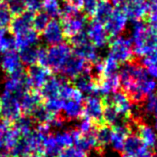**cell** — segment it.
<instances>
[{"label": "cell", "instance_id": "54", "mask_svg": "<svg viewBox=\"0 0 157 157\" xmlns=\"http://www.w3.org/2000/svg\"><path fill=\"white\" fill-rule=\"evenodd\" d=\"M155 148H156V152H157V142H156V144H155V146H154Z\"/></svg>", "mask_w": 157, "mask_h": 157}, {"label": "cell", "instance_id": "45", "mask_svg": "<svg viewBox=\"0 0 157 157\" xmlns=\"http://www.w3.org/2000/svg\"><path fill=\"white\" fill-rule=\"evenodd\" d=\"M76 129H77L81 134L90 133L94 130V123L90 119H88V118L82 116L81 118H80Z\"/></svg>", "mask_w": 157, "mask_h": 157}, {"label": "cell", "instance_id": "15", "mask_svg": "<svg viewBox=\"0 0 157 157\" xmlns=\"http://www.w3.org/2000/svg\"><path fill=\"white\" fill-rule=\"evenodd\" d=\"M90 67V63L86 62L85 60L80 58L78 56L71 55L68 60L63 65L61 69V74L66 79H73L80 73L85 70H88Z\"/></svg>", "mask_w": 157, "mask_h": 157}, {"label": "cell", "instance_id": "31", "mask_svg": "<svg viewBox=\"0 0 157 157\" xmlns=\"http://www.w3.org/2000/svg\"><path fill=\"white\" fill-rule=\"evenodd\" d=\"M29 115L32 117L33 121L37 122L38 124H48L54 116L48 112L43 104H39L36 106Z\"/></svg>", "mask_w": 157, "mask_h": 157}, {"label": "cell", "instance_id": "2", "mask_svg": "<svg viewBox=\"0 0 157 157\" xmlns=\"http://www.w3.org/2000/svg\"><path fill=\"white\" fill-rule=\"evenodd\" d=\"M108 55L115 59L119 64L132 61L135 55L133 52L132 41L130 37L122 35V34L114 37L111 42H109Z\"/></svg>", "mask_w": 157, "mask_h": 157}, {"label": "cell", "instance_id": "25", "mask_svg": "<svg viewBox=\"0 0 157 157\" xmlns=\"http://www.w3.org/2000/svg\"><path fill=\"white\" fill-rule=\"evenodd\" d=\"M41 100L42 98L39 92H36L35 90L34 91L29 90L27 92H25L20 98V105H21L22 112L29 115L36 106L41 104Z\"/></svg>", "mask_w": 157, "mask_h": 157}, {"label": "cell", "instance_id": "42", "mask_svg": "<svg viewBox=\"0 0 157 157\" xmlns=\"http://www.w3.org/2000/svg\"><path fill=\"white\" fill-rule=\"evenodd\" d=\"M4 1L13 16L21 14L26 10L24 0H4Z\"/></svg>", "mask_w": 157, "mask_h": 157}, {"label": "cell", "instance_id": "44", "mask_svg": "<svg viewBox=\"0 0 157 157\" xmlns=\"http://www.w3.org/2000/svg\"><path fill=\"white\" fill-rule=\"evenodd\" d=\"M78 12H80V10L76 8V7H74L69 1L66 0V1H63V3L61 4L59 17H61V19H64V18L70 17L72 15H74Z\"/></svg>", "mask_w": 157, "mask_h": 157}, {"label": "cell", "instance_id": "37", "mask_svg": "<svg viewBox=\"0 0 157 157\" xmlns=\"http://www.w3.org/2000/svg\"><path fill=\"white\" fill-rule=\"evenodd\" d=\"M142 108L145 114L157 115V91L145 98L142 103Z\"/></svg>", "mask_w": 157, "mask_h": 157}, {"label": "cell", "instance_id": "55", "mask_svg": "<svg viewBox=\"0 0 157 157\" xmlns=\"http://www.w3.org/2000/svg\"><path fill=\"white\" fill-rule=\"evenodd\" d=\"M151 157H157V156H151Z\"/></svg>", "mask_w": 157, "mask_h": 157}, {"label": "cell", "instance_id": "30", "mask_svg": "<svg viewBox=\"0 0 157 157\" xmlns=\"http://www.w3.org/2000/svg\"><path fill=\"white\" fill-rule=\"evenodd\" d=\"M38 49L39 47L36 46H29L19 49L18 54L22 64L25 66H31L33 64H36L38 59Z\"/></svg>", "mask_w": 157, "mask_h": 157}, {"label": "cell", "instance_id": "32", "mask_svg": "<svg viewBox=\"0 0 157 157\" xmlns=\"http://www.w3.org/2000/svg\"><path fill=\"white\" fill-rule=\"evenodd\" d=\"M141 65L146 69L148 74L153 79L157 80V51L155 50L151 54L142 57Z\"/></svg>", "mask_w": 157, "mask_h": 157}, {"label": "cell", "instance_id": "47", "mask_svg": "<svg viewBox=\"0 0 157 157\" xmlns=\"http://www.w3.org/2000/svg\"><path fill=\"white\" fill-rule=\"evenodd\" d=\"M9 127H10V123H8V122H6L4 120L0 121V149H1V150H4L5 137H6V134Z\"/></svg>", "mask_w": 157, "mask_h": 157}, {"label": "cell", "instance_id": "8", "mask_svg": "<svg viewBox=\"0 0 157 157\" xmlns=\"http://www.w3.org/2000/svg\"><path fill=\"white\" fill-rule=\"evenodd\" d=\"M86 33L90 42L97 49H102L109 44L110 37L106 32L104 24L92 20L86 26Z\"/></svg>", "mask_w": 157, "mask_h": 157}, {"label": "cell", "instance_id": "7", "mask_svg": "<svg viewBox=\"0 0 157 157\" xmlns=\"http://www.w3.org/2000/svg\"><path fill=\"white\" fill-rule=\"evenodd\" d=\"M127 23H128V18L124 13V11L121 8L115 7L113 14L105 22L104 27L109 37L114 38L116 36L121 35L125 31L126 27H127Z\"/></svg>", "mask_w": 157, "mask_h": 157}, {"label": "cell", "instance_id": "16", "mask_svg": "<svg viewBox=\"0 0 157 157\" xmlns=\"http://www.w3.org/2000/svg\"><path fill=\"white\" fill-rule=\"evenodd\" d=\"M96 82L97 80L95 79L89 69L85 70L72 79V85L84 95H87V96L95 94Z\"/></svg>", "mask_w": 157, "mask_h": 157}, {"label": "cell", "instance_id": "3", "mask_svg": "<svg viewBox=\"0 0 157 157\" xmlns=\"http://www.w3.org/2000/svg\"><path fill=\"white\" fill-rule=\"evenodd\" d=\"M72 55V48L67 43L50 45L46 48V67L50 71L60 72L63 65Z\"/></svg>", "mask_w": 157, "mask_h": 157}, {"label": "cell", "instance_id": "50", "mask_svg": "<svg viewBox=\"0 0 157 157\" xmlns=\"http://www.w3.org/2000/svg\"><path fill=\"white\" fill-rule=\"evenodd\" d=\"M23 157H41V155L33 153V154H29V155H26V156H23Z\"/></svg>", "mask_w": 157, "mask_h": 157}, {"label": "cell", "instance_id": "40", "mask_svg": "<svg viewBox=\"0 0 157 157\" xmlns=\"http://www.w3.org/2000/svg\"><path fill=\"white\" fill-rule=\"evenodd\" d=\"M56 157H88V152L73 145L62 149Z\"/></svg>", "mask_w": 157, "mask_h": 157}, {"label": "cell", "instance_id": "4", "mask_svg": "<svg viewBox=\"0 0 157 157\" xmlns=\"http://www.w3.org/2000/svg\"><path fill=\"white\" fill-rule=\"evenodd\" d=\"M0 68L9 77L23 78L26 76V70L22 64L16 49L8 50L0 55Z\"/></svg>", "mask_w": 157, "mask_h": 157}, {"label": "cell", "instance_id": "24", "mask_svg": "<svg viewBox=\"0 0 157 157\" xmlns=\"http://www.w3.org/2000/svg\"><path fill=\"white\" fill-rule=\"evenodd\" d=\"M137 66H138V63L129 61V62L123 63L122 66L119 67L118 77H119V82L122 89H125L133 81L134 77H135Z\"/></svg>", "mask_w": 157, "mask_h": 157}, {"label": "cell", "instance_id": "33", "mask_svg": "<svg viewBox=\"0 0 157 157\" xmlns=\"http://www.w3.org/2000/svg\"><path fill=\"white\" fill-rule=\"evenodd\" d=\"M119 67H120V65H119V63H118L115 59H113L111 56L107 55L106 58L103 60L102 77H109V76L118 75Z\"/></svg>", "mask_w": 157, "mask_h": 157}, {"label": "cell", "instance_id": "23", "mask_svg": "<svg viewBox=\"0 0 157 157\" xmlns=\"http://www.w3.org/2000/svg\"><path fill=\"white\" fill-rule=\"evenodd\" d=\"M14 40L16 50L29 46H36V44L39 42V33L33 28H30L24 32L15 35Z\"/></svg>", "mask_w": 157, "mask_h": 157}, {"label": "cell", "instance_id": "6", "mask_svg": "<svg viewBox=\"0 0 157 157\" xmlns=\"http://www.w3.org/2000/svg\"><path fill=\"white\" fill-rule=\"evenodd\" d=\"M103 109L104 103L97 95H88L83 103V116L90 119L94 124L103 123Z\"/></svg>", "mask_w": 157, "mask_h": 157}, {"label": "cell", "instance_id": "9", "mask_svg": "<svg viewBox=\"0 0 157 157\" xmlns=\"http://www.w3.org/2000/svg\"><path fill=\"white\" fill-rule=\"evenodd\" d=\"M42 33V39L47 45H56L62 43L65 39V34L63 31L62 23L61 21L53 18L49 21V23L45 27Z\"/></svg>", "mask_w": 157, "mask_h": 157}, {"label": "cell", "instance_id": "48", "mask_svg": "<svg viewBox=\"0 0 157 157\" xmlns=\"http://www.w3.org/2000/svg\"><path fill=\"white\" fill-rule=\"evenodd\" d=\"M67 1H69L72 5L74 7H76L77 9H81V4H82V0H67Z\"/></svg>", "mask_w": 157, "mask_h": 157}, {"label": "cell", "instance_id": "49", "mask_svg": "<svg viewBox=\"0 0 157 157\" xmlns=\"http://www.w3.org/2000/svg\"><path fill=\"white\" fill-rule=\"evenodd\" d=\"M0 157H9V156H8V153H7V151L1 150V149H0Z\"/></svg>", "mask_w": 157, "mask_h": 157}, {"label": "cell", "instance_id": "11", "mask_svg": "<svg viewBox=\"0 0 157 157\" xmlns=\"http://www.w3.org/2000/svg\"><path fill=\"white\" fill-rule=\"evenodd\" d=\"M103 103L105 104H112L117 108V110L119 111V113L122 116H124L126 118L129 117L130 109L132 106V101L129 98V96L126 94L125 91L116 90L115 92H113L109 96H106L102 99Z\"/></svg>", "mask_w": 157, "mask_h": 157}, {"label": "cell", "instance_id": "1", "mask_svg": "<svg viewBox=\"0 0 157 157\" xmlns=\"http://www.w3.org/2000/svg\"><path fill=\"white\" fill-rule=\"evenodd\" d=\"M134 55L144 57L151 54L157 47V29L146 24L143 20L134 21L130 32Z\"/></svg>", "mask_w": 157, "mask_h": 157}, {"label": "cell", "instance_id": "5", "mask_svg": "<svg viewBox=\"0 0 157 157\" xmlns=\"http://www.w3.org/2000/svg\"><path fill=\"white\" fill-rule=\"evenodd\" d=\"M0 100H1V117L4 121L12 123L22 115L20 98L16 95L2 91Z\"/></svg>", "mask_w": 157, "mask_h": 157}, {"label": "cell", "instance_id": "28", "mask_svg": "<svg viewBox=\"0 0 157 157\" xmlns=\"http://www.w3.org/2000/svg\"><path fill=\"white\" fill-rule=\"evenodd\" d=\"M95 137H96L97 148L103 149L108 146L110 142L111 133H112V127L105 123L99 124L97 128L94 130Z\"/></svg>", "mask_w": 157, "mask_h": 157}, {"label": "cell", "instance_id": "18", "mask_svg": "<svg viewBox=\"0 0 157 157\" xmlns=\"http://www.w3.org/2000/svg\"><path fill=\"white\" fill-rule=\"evenodd\" d=\"M67 81V79L64 76H50L43 86L40 88V96L44 100L51 98L59 97V91L60 88L62 86V84Z\"/></svg>", "mask_w": 157, "mask_h": 157}, {"label": "cell", "instance_id": "14", "mask_svg": "<svg viewBox=\"0 0 157 157\" xmlns=\"http://www.w3.org/2000/svg\"><path fill=\"white\" fill-rule=\"evenodd\" d=\"M123 154L131 157H139L151 154V152L150 148H148L142 142V140L140 139V137L136 133H130L126 137L123 148Z\"/></svg>", "mask_w": 157, "mask_h": 157}, {"label": "cell", "instance_id": "20", "mask_svg": "<svg viewBox=\"0 0 157 157\" xmlns=\"http://www.w3.org/2000/svg\"><path fill=\"white\" fill-rule=\"evenodd\" d=\"M120 86L119 77L118 75L109 76V77H102L96 82L95 86V94L99 97H106L109 96L113 92L118 90Z\"/></svg>", "mask_w": 157, "mask_h": 157}, {"label": "cell", "instance_id": "29", "mask_svg": "<svg viewBox=\"0 0 157 157\" xmlns=\"http://www.w3.org/2000/svg\"><path fill=\"white\" fill-rule=\"evenodd\" d=\"M14 126L13 127L17 130V131L20 133L21 136H25L28 135L30 132H32V130L34 129V121L32 119V117L28 115V114H24V115H21L20 117L16 119L14 122Z\"/></svg>", "mask_w": 157, "mask_h": 157}, {"label": "cell", "instance_id": "21", "mask_svg": "<svg viewBox=\"0 0 157 157\" xmlns=\"http://www.w3.org/2000/svg\"><path fill=\"white\" fill-rule=\"evenodd\" d=\"M83 103L84 100L75 98H69L63 100L62 114L66 120H77L83 116Z\"/></svg>", "mask_w": 157, "mask_h": 157}, {"label": "cell", "instance_id": "10", "mask_svg": "<svg viewBox=\"0 0 157 157\" xmlns=\"http://www.w3.org/2000/svg\"><path fill=\"white\" fill-rule=\"evenodd\" d=\"M26 76L28 78L31 89L37 90L40 89L45 84V82L50 78L51 71L47 67L41 66V65L36 63L31 65V66H28V69L26 70Z\"/></svg>", "mask_w": 157, "mask_h": 157}, {"label": "cell", "instance_id": "39", "mask_svg": "<svg viewBox=\"0 0 157 157\" xmlns=\"http://www.w3.org/2000/svg\"><path fill=\"white\" fill-rule=\"evenodd\" d=\"M147 3H148V14H147L148 25L157 29V0H147Z\"/></svg>", "mask_w": 157, "mask_h": 157}, {"label": "cell", "instance_id": "53", "mask_svg": "<svg viewBox=\"0 0 157 157\" xmlns=\"http://www.w3.org/2000/svg\"><path fill=\"white\" fill-rule=\"evenodd\" d=\"M0 118H1V100H0Z\"/></svg>", "mask_w": 157, "mask_h": 157}, {"label": "cell", "instance_id": "22", "mask_svg": "<svg viewBox=\"0 0 157 157\" xmlns=\"http://www.w3.org/2000/svg\"><path fill=\"white\" fill-rule=\"evenodd\" d=\"M136 134L148 148L155 146L157 142V131L153 126L144 122H138L135 126Z\"/></svg>", "mask_w": 157, "mask_h": 157}, {"label": "cell", "instance_id": "36", "mask_svg": "<svg viewBox=\"0 0 157 157\" xmlns=\"http://www.w3.org/2000/svg\"><path fill=\"white\" fill-rule=\"evenodd\" d=\"M44 107L47 109V111L52 115H59L62 111V106H63V99L60 97L56 98H51L44 100Z\"/></svg>", "mask_w": 157, "mask_h": 157}, {"label": "cell", "instance_id": "17", "mask_svg": "<svg viewBox=\"0 0 157 157\" xmlns=\"http://www.w3.org/2000/svg\"><path fill=\"white\" fill-rule=\"evenodd\" d=\"M33 17H34V13L28 10H25L21 14L14 16L9 24L10 33L13 36H15L17 34H20L26 31V30L32 28Z\"/></svg>", "mask_w": 157, "mask_h": 157}, {"label": "cell", "instance_id": "46", "mask_svg": "<svg viewBox=\"0 0 157 157\" xmlns=\"http://www.w3.org/2000/svg\"><path fill=\"white\" fill-rule=\"evenodd\" d=\"M26 10L36 13L43 9L44 0H24Z\"/></svg>", "mask_w": 157, "mask_h": 157}, {"label": "cell", "instance_id": "41", "mask_svg": "<svg viewBox=\"0 0 157 157\" xmlns=\"http://www.w3.org/2000/svg\"><path fill=\"white\" fill-rule=\"evenodd\" d=\"M15 48V40L12 34L6 32L4 35L0 37V53H3L8 50H12Z\"/></svg>", "mask_w": 157, "mask_h": 157}, {"label": "cell", "instance_id": "56", "mask_svg": "<svg viewBox=\"0 0 157 157\" xmlns=\"http://www.w3.org/2000/svg\"><path fill=\"white\" fill-rule=\"evenodd\" d=\"M63 1H66V0H63Z\"/></svg>", "mask_w": 157, "mask_h": 157}, {"label": "cell", "instance_id": "52", "mask_svg": "<svg viewBox=\"0 0 157 157\" xmlns=\"http://www.w3.org/2000/svg\"><path fill=\"white\" fill-rule=\"evenodd\" d=\"M154 128L156 129V131H157V115L154 116Z\"/></svg>", "mask_w": 157, "mask_h": 157}, {"label": "cell", "instance_id": "38", "mask_svg": "<svg viewBox=\"0 0 157 157\" xmlns=\"http://www.w3.org/2000/svg\"><path fill=\"white\" fill-rule=\"evenodd\" d=\"M12 18L13 15L11 14L5 1L4 0H0V27H8Z\"/></svg>", "mask_w": 157, "mask_h": 157}, {"label": "cell", "instance_id": "35", "mask_svg": "<svg viewBox=\"0 0 157 157\" xmlns=\"http://www.w3.org/2000/svg\"><path fill=\"white\" fill-rule=\"evenodd\" d=\"M60 7L61 3L59 2V0H44L43 11L52 19L59 17Z\"/></svg>", "mask_w": 157, "mask_h": 157}, {"label": "cell", "instance_id": "26", "mask_svg": "<svg viewBox=\"0 0 157 157\" xmlns=\"http://www.w3.org/2000/svg\"><path fill=\"white\" fill-rule=\"evenodd\" d=\"M114 9H115V6L110 0H101L92 16L93 20L101 24H105V22L113 14Z\"/></svg>", "mask_w": 157, "mask_h": 157}, {"label": "cell", "instance_id": "13", "mask_svg": "<svg viewBox=\"0 0 157 157\" xmlns=\"http://www.w3.org/2000/svg\"><path fill=\"white\" fill-rule=\"evenodd\" d=\"M120 8L124 11L128 20L131 22L142 20L147 17L148 14L147 0H133V1L126 2Z\"/></svg>", "mask_w": 157, "mask_h": 157}, {"label": "cell", "instance_id": "57", "mask_svg": "<svg viewBox=\"0 0 157 157\" xmlns=\"http://www.w3.org/2000/svg\"><path fill=\"white\" fill-rule=\"evenodd\" d=\"M156 51H157V47H156Z\"/></svg>", "mask_w": 157, "mask_h": 157}, {"label": "cell", "instance_id": "19", "mask_svg": "<svg viewBox=\"0 0 157 157\" xmlns=\"http://www.w3.org/2000/svg\"><path fill=\"white\" fill-rule=\"evenodd\" d=\"M71 48L72 52L74 53L75 56L80 57V58L84 59L86 62L90 64L94 63L98 59H100V57L98 55L97 48L91 43L90 40H86L79 44L73 45Z\"/></svg>", "mask_w": 157, "mask_h": 157}, {"label": "cell", "instance_id": "43", "mask_svg": "<svg viewBox=\"0 0 157 157\" xmlns=\"http://www.w3.org/2000/svg\"><path fill=\"white\" fill-rule=\"evenodd\" d=\"M100 1L101 0H82L80 11H82L86 17H92Z\"/></svg>", "mask_w": 157, "mask_h": 157}, {"label": "cell", "instance_id": "27", "mask_svg": "<svg viewBox=\"0 0 157 157\" xmlns=\"http://www.w3.org/2000/svg\"><path fill=\"white\" fill-rule=\"evenodd\" d=\"M127 119H129V118L122 116L114 105L112 104L104 105V109H103V123L113 127V126L119 124Z\"/></svg>", "mask_w": 157, "mask_h": 157}, {"label": "cell", "instance_id": "12", "mask_svg": "<svg viewBox=\"0 0 157 157\" xmlns=\"http://www.w3.org/2000/svg\"><path fill=\"white\" fill-rule=\"evenodd\" d=\"M87 18L81 12H78L70 17L61 19L63 31L66 37H71L81 31H84L87 26Z\"/></svg>", "mask_w": 157, "mask_h": 157}, {"label": "cell", "instance_id": "34", "mask_svg": "<svg viewBox=\"0 0 157 157\" xmlns=\"http://www.w3.org/2000/svg\"><path fill=\"white\" fill-rule=\"evenodd\" d=\"M50 21V17L44 12V11H38V12L34 13L33 21H32V28L37 31L38 33H41L47 24Z\"/></svg>", "mask_w": 157, "mask_h": 157}, {"label": "cell", "instance_id": "51", "mask_svg": "<svg viewBox=\"0 0 157 157\" xmlns=\"http://www.w3.org/2000/svg\"><path fill=\"white\" fill-rule=\"evenodd\" d=\"M122 157H131V156H128V155H125L123 154ZM139 157H151V154H147V155H143V156H139Z\"/></svg>", "mask_w": 157, "mask_h": 157}]
</instances>
